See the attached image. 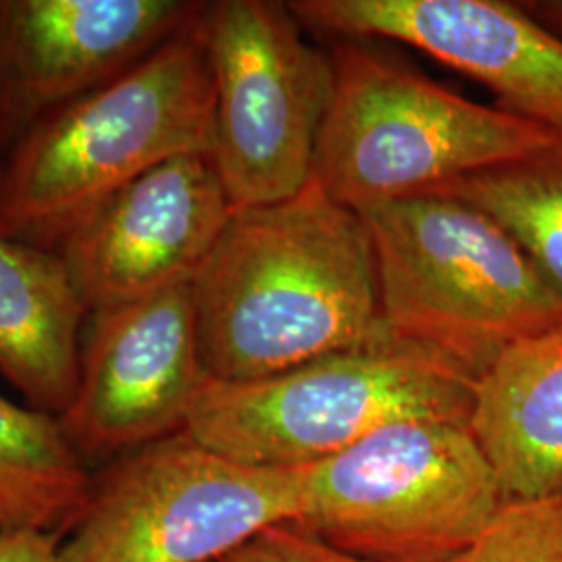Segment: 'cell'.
I'll return each mask as SVG.
<instances>
[{
    "label": "cell",
    "mask_w": 562,
    "mask_h": 562,
    "mask_svg": "<svg viewBox=\"0 0 562 562\" xmlns=\"http://www.w3.org/2000/svg\"><path fill=\"white\" fill-rule=\"evenodd\" d=\"M204 375L252 382L390 340L361 213L317 180L236 209L192 281Z\"/></svg>",
    "instance_id": "obj_1"
},
{
    "label": "cell",
    "mask_w": 562,
    "mask_h": 562,
    "mask_svg": "<svg viewBox=\"0 0 562 562\" xmlns=\"http://www.w3.org/2000/svg\"><path fill=\"white\" fill-rule=\"evenodd\" d=\"M202 9L134 67L42 121L7 155L2 236L57 250L146 171L183 155H211L215 94Z\"/></svg>",
    "instance_id": "obj_2"
},
{
    "label": "cell",
    "mask_w": 562,
    "mask_h": 562,
    "mask_svg": "<svg viewBox=\"0 0 562 562\" xmlns=\"http://www.w3.org/2000/svg\"><path fill=\"white\" fill-rule=\"evenodd\" d=\"M390 338L480 380L513 344L562 322V302L498 223L417 194L362 209Z\"/></svg>",
    "instance_id": "obj_3"
},
{
    "label": "cell",
    "mask_w": 562,
    "mask_h": 562,
    "mask_svg": "<svg viewBox=\"0 0 562 562\" xmlns=\"http://www.w3.org/2000/svg\"><path fill=\"white\" fill-rule=\"evenodd\" d=\"M331 60L334 94L313 180L352 211L427 194L561 138L450 92L369 41H341Z\"/></svg>",
    "instance_id": "obj_4"
},
{
    "label": "cell",
    "mask_w": 562,
    "mask_h": 562,
    "mask_svg": "<svg viewBox=\"0 0 562 562\" xmlns=\"http://www.w3.org/2000/svg\"><path fill=\"white\" fill-rule=\"evenodd\" d=\"M475 383L442 357L390 338L252 382L206 378L183 434L248 464L308 467L390 423L467 425Z\"/></svg>",
    "instance_id": "obj_5"
},
{
    "label": "cell",
    "mask_w": 562,
    "mask_h": 562,
    "mask_svg": "<svg viewBox=\"0 0 562 562\" xmlns=\"http://www.w3.org/2000/svg\"><path fill=\"white\" fill-rule=\"evenodd\" d=\"M503 504L467 425L408 419L304 467L294 525L364 561L448 562Z\"/></svg>",
    "instance_id": "obj_6"
},
{
    "label": "cell",
    "mask_w": 562,
    "mask_h": 562,
    "mask_svg": "<svg viewBox=\"0 0 562 562\" xmlns=\"http://www.w3.org/2000/svg\"><path fill=\"white\" fill-rule=\"evenodd\" d=\"M304 467L223 457L178 434L92 477L59 562H217L262 529L301 519Z\"/></svg>",
    "instance_id": "obj_7"
},
{
    "label": "cell",
    "mask_w": 562,
    "mask_h": 562,
    "mask_svg": "<svg viewBox=\"0 0 562 562\" xmlns=\"http://www.w3.org/2000/svg\"><path fill=\"white\" fill-rule=\"evenodd\" d=\"M201 23L215 94L211 159L234 211L292 199L315 178L334 60L285 2H206Z\"/></svg>",
    "instance_id": "obj_8"
},
{
    "label": "cell",
    "mask_w": 562,
    "mask_h": 562,
    "mask_svg": "<svg viewBox=\"0 0 562 562\" xmlns=\"http://www.w3.org/2000/svg\"><path fill=\"white\" fill-rule=\"evenodd\" d=\"M60 429L83 461H115L186 429L206 380L192 283L90 313Z\"/></svg>",
    "instance_id": "obj_9"
},
{
    "label": "cell",
    "mask_w": 562,
    "mask_h": 562,
    "mask_svg": "<svg viewBox=\"0 0 562 562\" xmlns=\"http://www.w3.org/2000/svg\"><path fill=\"white\" fill-rule=\"evenodd\" d=\"M232 213L211 155H183L121 188L55 252L99 313L190 285Z\"/></svg>",
    "instance_id": "obj_10"
},
{
    "label": "cell",
    "mask_w": 562,
    "mask_h": 562,
    "mask_svg": "<svg viewBox=\"0 0 562 562\" xmlns=\"http://www.w3.org/2000/svg\"><path fill=\"white\" fill-rule=\"evenodd\" d=\"M304 27L396 41L480 81L498 106L562 136V38L506 0H296Z\"/></svg>",
    "instance_id": "obj_11"
},
{
    "label": "cell",
    "mask_w": 562,
    "mask_h": 562,
    "mask_svg": "<svg viewBox=\"0 0 562 562\" xmlns=\"http://www.w3.org/2000/svg\"><path fill=\"white\" fill-rule=\"evenodd\" d=\"M204 2L0 0V153L134 67Z\"/></svg>",
    "instance_id": "obj_12"
},
{
    "label": "cell",
    "mask_w": 562,
    "mask_h": 562,
    "mask_svg": "<svg viewBox=\"0 0 562 562\" xmlns=\"http://www.w3.org/2000/svg\"><path fill=\"white\" fill-rule=\"evenodd\" d=\"M467 427L504 503L562 498V322L492 362Z\"/></svg>",
    "instance_id": "obj_13"
},
{
    "label": "cell",
    "mask_w": 562,
    "mask_h": 562,
    "mask_svg": "<svg viewBox=\"0 0 562 562\" xmlns=\"http://www.w3.org/2000/svg\"><path fill=\"white\" fill-rule=\"evenodd\" d=\"M88 317L55 250L0 234V371L32 408L59 417L69 406Z\"/></svg>",
    "instance_id": "obj_14"
},
{
    "label": "cell",
    "mask_w": 562,
    "mask_h": 562,
    "mask_svg": "<svg viewBox=\"0 0 562 562\" xmlns=\"http://www.w3.org/2000/svg\"><path fill=\"white\" fill-rule=\"evenodd\" d=\"M90 487L59 417L0 396V529L60 533L78 519Z\"/></svg>",
    "instance_id": "obj_15"
},
{
    "label": "cell",
    "mask_w": 562,
    "mask_h": 562,
    "mask_svg": "<svg viewBox=\"0 0 562 562\" xmlns=\"http://www.w3.org/2000/svg\"><path fill=\"white\" fill-rule=\"evenodd\" d=\"M431 192L469 202L498 223L562 302V136Z\"/></svg>",
    "instance_id": "obj_16"
},
{
    "label": "cell",
    "mask_w": 562,
    "mask_h": 562,
    "mask_svg": "<svg viewBox=\"0 0 562 562\" xmlns=\"http://www.w3.org/2000/svg\"><path fill=\"white\" fill-rule=\"evenodd\" d=\"M448 562H562V498L504 503Z\"/></svg>",
    "instance_id": "obj_17"
},
{
    "label": "cell",
    "mask_w": 562,
    "mask_h": 562,
    "mask_svg": "<svg viewBox=\"0 0 562 562\" xmlns=\"http://www.w3.org/2000/svg\"><path fill=\"white\" fill-rule=\"evenodd\" d=\"M217 562H373L338 550L294 522L262 529Z\"/></svg>",
    "instance_id": "obj_18"
},
{
    "label": "cell",
    "mask_w": 562,
    "mask_h": 562,
    "mask_svg": "<svg viewBox=\"0 0 562 562\" xmlns=\"http://www.w3.org/2000/svg\"><path fill=\"white\" fill-rule=\"evenodd\" d=\"M59 531L0 529V562H59Z\"/></svg>",
    "instance_id": "obj_19"
},
{
    "label": "cell",
    "mask_w": 562,
    "mask_h": 562,
    "mask_svg": "<svg viewBox=\"0 0 562 562\" xmlns=\"http://www.w3.org/2000/svg\"><path fill=\"white\" fill-rule=\"evenodd\" d=\"M522 9L562 38V0H525Z\"/></svg>",
    "instance_id": "obj_20"
},
{
    "label": "cell",
    "mask_w": 562,
    "mask_h": 562,
    "mask_svg": "<svg viewBox=\"0 0 562 562\" xmlns=\"http://www.w3.org/2000/svg\"><path fill=\"white\" fill-rule=\"evenodd\" d=\"M2 176H4V161L0 159V188H2Z\"/></svg>",
    "instance_id": "obj_21"
}]
</instances>
